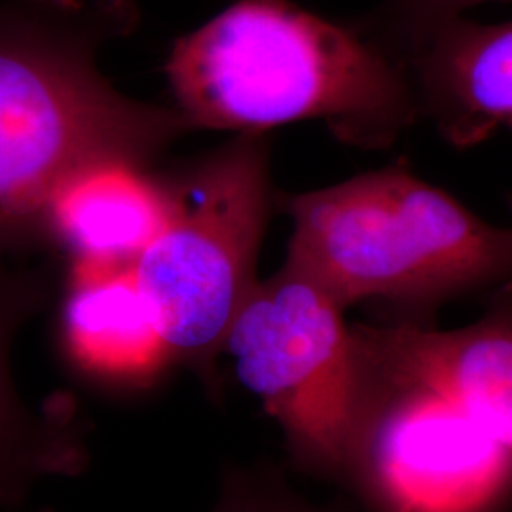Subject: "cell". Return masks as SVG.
Masks as SVG:
<instances>
[{
  "label": "cell",
  "mask_w": 512,
  "mask_h": 512,
  "mask_svg": "<svg viewBox=\"0 0 512 512\" xmlns=\"http://www.w3.org/2000/svg\"><path fill=\"white\" fill-rule=\"evenodd\" d=\"M137 23L133 0L0 2V256L48 247L50 203L80 167L147 165L194 129L101 73V48Z\"/></svg>",
  "instance_id": "1"
},
{
  "label": "cell",
  "mask_w": 512,
  "mask_h": 512,
  "mask_svg": "<svg viewBox=\"0 0 512 512\" xmlns=\"http://www.w3.org/2000/svg\"><path fill=\"white\" fill-rule=\"evenodd\" d=\"M165 71L192 128L319 120L346 145L380 150L420 122L406 71L382 44L291 0H238L179 38Z\"/></svg>",
  "instance_id": "2"
},
{
  "label": "cell",
  "mask_w": 512,
  "mask_h": 512,
  "mask_svg": "<svg viewBox=\"0 0 512 512\" xmlns=\"http://www.w3.org/2000/svg\"><path fill=\"white\" fill-rule=\"evenodd\" d=\"M293 219L285 264L346 310L376 302L425 323L440 306L512 283V228L497 226L406 165L279 200Z\"/></svg>",
  "instance_id": "3"
},
{
  "label": "cell",
  "mask_w": 512,
  "mask_h": 512,
  "mask_svg": "<svg viewBox=\"0 0 512 512\" xmlns=\"http://www.w3.org/2000/svg\"><path fill=\"white\" fill-rule=\"evenodd\" d=\"M169 190L167 224L135 274L169 359L213 380L226 334L258 283L274 196L264 133H239Z\"/></svg>",
  "instance_id": "4"
},
{
  "label": "cell",
  "mask_w": 512,
  "mask_h": 512,
  "mask_svg": "<svg viewBox=\"0 0 512 512\" xmlns=\"http://www.w3.org/2000/svg\"><path fill=\"white\" fill-rule=\"evenodd\" d=\"M346 308L283 264L258 281L222 351L243 385L279 421L296 459L344 480L363 410V378Z\"/></svg>",
  "instance_id": "5"
},
{
  "label": "cell",
  "mask_w": 512,
  "mask_h": 512,
  "mask_svg": "<svg viewBox=\"0 0 512 512\" xmlns=\"http://www.w3.org/2000/svg\"><path fill=\"white\" fill-rule=\"evenodd\" d=\"M359 368L363 410L342 482L366 511L492 509L512 480L511 452L439 397Z\"/></svg>",
  "instance_id": "6"
},
{
  "label": "cell",
  "mask_w": 512,
  "mask_h": 512,
  "mask_svg": "<svg viewBox=\"0 0 512 512\" xmlns=\"http://www.w3.org/2000/svg\"><path fill=\"white\" fill-rule=\"evenodd\" d=\"M351 329L368 376L439 397L512 454V283L459 329L397 319Z\"/></svg>",
  "instance_id": "7"
},
{
  "label": "cell",
  "mask_w": 512,
  "mask_h": 512,
  "mask_svg": "<svg viewBox=\"0 0 512 512\" xmlns=\"http://www.w3.org/2000/svg\"><path fill=\"white\" fill-rule=\"evenodd\" d=\"M420 120L454 148L512 131V19L442 21L397 55Z\"/></svg>",
  "instance_id": "8"
},
{
  "label": "cell",
  "mask_w": 512,
  "mask_h": 512,
  "mask_svg": "<svg viewBox=\"0 0 512 512\" xmlns=\"http://www.w3.org/2000/svg\"><path fill=\"white\" fill-rule=\"evenodd\" d=\"M48 298V275L0 256V507L19 505L44 478L82 473L88 459L71 399L55 395L40 408L25 403L10 368L16 334Z\"/></svg>",
  "instance_id": "9"
},
{
  "label": "cell",
  "mask_w": 512,
  "mask_h": 512,
  "mask_svg": "<svg viewBox=\"0 0 512 512\" xmlns=\"http://www.w3.org/2000/svg\"><path fill=\"white\" fill-rule=\"evenodd\" d=\"M169 213V183L154 179L147 165L99 160L80 167L55 192L46 241L73 262L135 264Z\"/></svg>",
  "instance_id": "10"
},
{
  "label": "cell",
  "mask_w": 512,
  "mask_h": 512,
  "mask_svg": "<svg viewBox=\"0 0 512 512\" xmlns=\"http://www.w3.org/2000/svg\"><path fill=\"white\" fill-rule=\"evenodd\" d=\"M76 365L110 380H145L171 361L135 264L73 262L61 310Z\"/></svg>",
  "instance_id": "11"
},
{
  "label": "cell",
  "mask_w": 512,
  "mask_h": 512,
  "mask_svg": "<svg viewBox=\"0 0 512 512\" xmlns=\"http://www.w3.org/2000/svg\"><path fill=\"white\" fill-rule=\"evenodd\" d=\"M486 2L503 0H384L357 25L397 59L425 31Z\"/></svg>",
  "instance_id": "12"
},
{
  "label": "cell",
  "mask_w": 512,
  "mask_h": 512,
  "mask_svg": "<svg viewBox=\"0 0 512 512\" xmlns=\"http://www.w3.org/2000/svg\"><path fill=\"white\" fill-rule=\"evenodd\" d=\"M50 512V511H44ZM213 512H329L293 494L285 484L251 473H232Z\"/></svg>",
  "instance_id": "13"
},
{
  "label": "cell",
  "mask_w": 512,
  "mask_h": 512,
  "mask_svg": "<svg viewBox=\"0 0 512 512\" xmlns=\"http://www.w3.org/2000/svg\"><path fill=\"white\" fill-rule=\"evenodd\" d=\"M511 209H512V200H511Z\"/></svg>",
  "instance_id": "14"
}]
</instances>
